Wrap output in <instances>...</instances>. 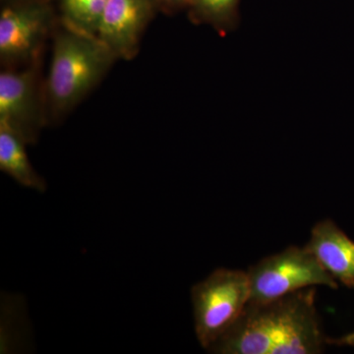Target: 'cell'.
<instances>
[{"mask_svg":"<svg viewBox=\"0 0 354 354\" xmlns=\"http://www.w3.org/2000/svg\"><path fill=\"white\" fill-rule=\"evenodd\" d=\"M156 7L153 0H109L97 36L118 59L131 60Z\"/></svg>","mask_w":354,"mask_h":354,"instance_id":"obj_7","label":"cell"},{"mask_svg":"<svg viewBox=\"0 0 354 354\" xmlns=\"http://www.w3.org/2000/svg\"><path fill=\"white\" fill-rule=\"evenodd\" d=\"M247 274L250 283L249 302L271 301L312 286L339 288L334 277L307 246H290L283 252L263 258L251 266Z\"/></svg>","mask_w":354,"mask_h":354,"instance_id":"obj_4","label":"cell"},{"mask_svg":"<svg viewBox=\"0 0 354 354\" xmlns=\"http://www.w3.org/2000/svg\"><path fill=\"white\" fill-rule=\"evenodd\" d=\"M191 297L198 342L208 351L250 301L248 274L221 268L193 286Z\"/></svg>","mask_w":354,"mask_h":354,"instance_id":"obj_3","label":"cell"},{"mask_svg":"<svg viewBox=\"0 0 354 354\" xmlns=\"http://www.w3.org/2000/svg\"><path fill=\"white\" fill-rule=\"evenodd\" d=\"M351 288H354V283L351 286ZM329 344H335L339 346H354V332L351 334L346 335L344 337H339L337 339H330Z\"/></svg>","mask_w":354,"mask_h":354,"instance_id":"obj_13","label":"cell"},{"mask_svg":"<svg viewBox=\"0 0 354 354\" xmlns=\"http://www.w3.org/2000/svg\"><path fill=\"white\" fill-rule=\"evenodd\" d=\"M39 64L4 69L0 74V125L19 135L28 145L36 143L48 122Z\"/></svg>","mask_w":354,"mask_h":354,"instance_id":"obj_5","label":"cell"},{"mask_svg":"<svg viewBox=\"0 0 354 354\" xmlns=\"http://www.w3.org/2000/svg\"><path fill=\"white\" fill-rule=\"evenodd\" d=\"M241 4V0H189L186 10L195 24L209 26L227 36L239 27Z\"/></svg>","mask_w":354,"mask_h":354,"instance_id":"obj_10","label":"cell"},{"mask_svg":"<svg viewBox=\"0 0 354 354\" xmlns=\"http://www.w3.org/2000/svg\"><path fill=\"white\" fill-rule=\"evenodd\" d=\"M53 10L39 1L4 7L0 14V62L4 69L39 62L46 39L55 31Z\"/></svg>","mask_w":354,"mask_h":354,"instance_id":"obj_6","label":"cell"},{"mask_svg":"<svg viewBox=\"0 0 354 354\" xmlns=\"http://www.w3.org/2000/svg\"><path fill=\"white\" fill-rule=\"evenodd\" d=\"M306 246L335 281L351 288L354 283V241L334 221L327 218L316 223Z\"/></svg>","mask_w":354,"mask_h":354,"instance_id":"obj_8","label":"cell"},{"mask_svg":"<svg viewBox=\"0 0 354 354\" xmlns=\"http://www.w3.org/2000/svg\"><path fill=\"white\" fill-rule=\"evenodd\" d=\"M118 59L99 37L60 22L44 82L48 122H58L80 104Z\"/></svg>","mask_w":354,"mask_h":354,"instance_id":"obj_2","label":"cell"},{"mask_svg":"<svg viewBox=\"0 0 354 354\" xmlns=\"http://www.w3.org/2000/svg\"><path fill=\"white\" fill-rule=\"evenodd\" d=\"M27 145L19 135L0 125V169L20 185L46 192V180L32 167L26 152Z\"/></svg>","mask_w":354,"mask_h":354,"instance_id":"obj_9","label":"cell"},{"mask_svg":"<svg viewBox=\"0 0 354 354\" xmlns=\"http://www.w3.org/2000/svg\"><path fill=\"white\" fill-rule=\"evenodd\" d=\"M156 6L165 9V10L176 11L187 8L189 0H153Z\"/></svg>","mask_w":354,"mask_h":354,"instance_id":"obj_12","label":"cell"},{"mask_svg":"<svg viewBox=\"0 0 354 354\" xmlns=\"http://www.w3.org/2000/svg\"><path fill=\"white\" fill-rule=\"evenodd\" d=\"M316 288L249 302L236 322L208 349L216 354H319L329 339L317 312Z\"/></svg>","mask_w":354,"mask_h":354,"instance_id":"obj_1","label":"cell"},{"mask_svg":"<svg viewBox=\"0 0 354 354\" xmlns=\"http://www.w3.org/2000/svg\"><path fill=\"white\" fill-rule=\"evenodd\" d=\"M109 0H62V22L79 31L97 36Z\"/></svg>","mask_w":354,"mask_h":354,"instance_id":"obj_11","label":"cell"}]
</instances>
